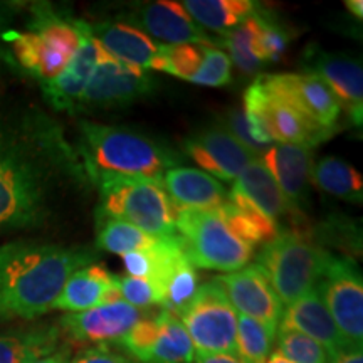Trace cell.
I'll use <instances>...</instances> for the list:
<instances>
[{
    "label": "cell",
    "mask_w": 363,
    "mask_h": 363,
    "mask_svg": "<svg viewBox=\"0 0 363 363\" xmlns=\"http://www.w3.org/2000/svg\"><path fill=\"white\" fill-rule=\"evenodd\" d=\"M83 249L39 242L0 246V320H33L52 310L67 278L88 266Z\"/></svg>",
    "instance_id": "cell-1"
},
{
    "label": "cell",
    "mask_w": 363,
    "mask_h": 363,
    "mask_svg": "<svg viewBox=\"0 0 363 363\" xmlns=\"http://www.w3.org/2000/svg\"><path fill=\"white\" fill-rule=\"evenodd\" d=\"M83 152L91 174H113L162 180L167 170L175 169L179 155L147 135L83 121Z\"/></svg>",
    "instance_id": "cell-2"
},
{
    "label": "cell",
    "mask_w": 363,
    "mask_h": 363,
    "mask_svg": "<svg viewBox=\"0 0 363 363\" xmlns=\"http://www.w3.org/2000/svg\"><path fill=\"white\" fill-rule=\"evenodd\" d=\"M84 22L65 19L51 7H38L26 30H11L6 40L21 67L40 84L56 79L78 51Z\"/></svg>",
    "instance_id": "cell-3"
},
{
    "label": "cell",
    "mask_w": 363,
    "mask_h": 363,
    "mask_svg": "<svg viewBox=\"0 0 363 363\" xmlns=\"http://www.w3.org/2000/svg\"><path fill=\"white\" fill-rule=\"evenodd\" d=\"M101 207L98 212L128 222L157 239L177 238V207L163 189L162 180L143 177L96 174Z\"/></svg>",
    "instance_id": "cell-4"
},
{
    "label": "cell",
    "mask_w": 363,
    "mask_h": 363,
    "mask_svg": "<svg viewBox=\"0 0 363 363\" xmlns=\"http://www.w3.org/2000/svg\"><path fill=\"white\" fill-rule=\"evenodd\" d=\"M331 254L313 244L298 230H281L278 238L262 246L257 266L264 271L283 306L315 291L323 278Z\"/></svg>",
    "instance_id": "cell-5"
},
{
    "label": "cell",
    "mask_w": 363,
    "mask_h": 363,
    "mask_svg": "<svg viewBox=\"0 0 363 363\" xmlns=\"http://www.w3.org/2000/svg\"><path fill=\"white\" fill-rule=\"evenodd\" d=\"M175 227L182 251L194 267L234 272L254 256L251 244L239 239L217 212L177 208Z\"/></svg>",
    "instance_id": "cell-6"
},
{
    "label": "cell",
    "mask_w": 363,
    "mask_h": 363,
    "mask_svg": "<svg viewBox=\"0 0 363 363\" xmlns=\"http://www.w3.org/2000/svg\"><path fill=\"white\" fill-rule=\"evenodd\" d=\"M238 311L214 278L199 286L190 305L179 316L195 353H235Z\"/></svg>",
    "instance_id": "cell-7"
},
{
    "label": "cell",
    "mask_w": 363,
    "mask_h": 363,
    "mask_svg": "<svg viewBox=\"0 0 363 363\" xmlns=\"http://www.w3.org/2000/svg\"><path fill=\"white\" fill-rule=\"evenodd\" d=\"M242 110L249 120L276 143H293L313 148L333 135L331 130L308 120L291 104L271 94L261 78L254 81L244 93Z\"/></svg>",
    "instance_id": "cell-8"
},
{
    "label": "cell",
    "mask_w": 363,
    "mask_h": 363,
    "mask_svg": "<svg viewBox=\"0 0 363 363\" xmlns=\"http://www.w3.org/2000/svg\"><path fill=\"white\" fill-rule=\"evenodd\" d=\"M316 291L347 342L363 347V279L357 262L331 256Z\"/></svg>",
    "instance_id": "cell-9"
},
{
    "label": "cell",
    "mask_w": 363,
    "mask_h": 363,
    "mask_svg": "<svg viewBox=\"0 0 363 363\" xmlns=\"http://www.w3.org/2000/svg\"><path fill=\"white\" fill-rule=\"evenodd\" d=\"M43 189L33 167L0 148V227H24L39 219Z\"/></svg>",
    "instance_id": "cell-10"
},
{
    "label": "cell",
    "mask_w": 363,
    "mask_h": 363,
    "mask_svg": "<svg viewBox=\"0 0 363 363\" xmlns=\"http://www.w3.org/2000/svg\"><path fill=\"white\" fill-rule=\"evenodd\" d=\"M152 89L153 79L147 71L116 61L101 49L78 110L126 106L143 98Z\"/></svg>",
    "instance_id": "cell-11"
},
{
    "label": "cell",
    "mask_w": 363,
    "mask_h": 363,
    "mask_svg": "<svg viewBox=\"0 0 363 363\" xmlns=\"http://www.w3.org/2000/svg\"><path fill=\"white\" fill-rule=\"evenodd\" d=\"M262 84L271 94L291 104L294 110L333 131L342 115V104L328 86L315 74H262Z\"/></svg>",
    "instance_id": "cell-12"
},
{
    "label": "cell",
    "mask_w": 363,
    "mask_h": 363,
    "mask_svg": "<svg viewBox=\"0 0 363 363\" xmlns=\"http://www.w3.org/2000/svg\"><path fill=\"white\" fill-rule=\"evenodd\" d=\"M216 279L238 315L252 318L276 333L284 306L259 266H244Z\"/></svg>",
    "instance_id": "cell-13"
},
{
    "label": "cell",
    "mask_w": 363,
    "mask_h": 363,
    "mask_svg": "<svg viewBox=\"0 0 363 363\" xmlns=\"http://www.w3.org/2000/svg\"><path fill=\"white\" fill-rule=\"evenodd\" d=\"M142 318L143 313L138 308L118 299L86 311L67 313L59 326L76 342L108 345L120 342Z\"/></svg>",
    "instance_id": "cell-14"
},
{
    "label": "cell",
    "mask_w": 363,
    "mask_h": 363,
    "mask_svg": "<svg viewBox=\"0 0 363 363\" xmlns=\"http://www.w3.org/2000/svg\"><path fill=\"white\" fill-rule=\"evenodd\" d=\"M185 152L206 174L224 182H234L244 167L256 158L251 150L244 147L224 126L195 133L185 142Z\"/></svg>",
    "instance_id": "cell-15"
},
{
    "label": "cell",
    "mask_w": 363,
    "mask_h": 363,
    "mask_svg": "<svg viewBox=\"0 0 363 363\" xmlns=\"http://www.w3.org/2000/svg\"><path fill=\"white\" fill-rule=\"evenodd\" d=\"M99 52H101V45L91 35L89 24L84 22L81 44L69 65L66 66V69L56 79L40 84L45 99L56 110L71 113L78 110V104L86 89V84H88L91 74H93L94 67H96Z\"/></svg>",
    "instance_id": "cell-16"
},
{
    "label": "cell",
    "mask_w": 363,
    "mask_h": 363,
    "mask_svg": "<svg viewBox=\"0 0 363 363\" xmlns=\"http://www.w3.org/2000/svg\"><path fill=\"white\" fill-rule=\"evenodd\" d=\"M310 74L320 78L333 91L340 104L347 106L353 115V121L362 125V99H363V71L362 65L355 59L330 54L323 51H313L308 56Z\"/></svg>",
    "instance_id": "cell-17"
},
{
    "label": "cell",
    "mask_w": 363,
    "mask_h": 363,
    "mask_svg": "<svg viewBox=\"0 0 363 363\" xmlns=\"http://www.w3.org/2000/svg\"><path fill=\"white\" fill-rule=\"evenodd\" d=\"M131 19L136 26L142 27L143 33L152 34L153 38L169 43V45L212 43L203 34L202 27L190 19L180 2L158 0V2L147 4L136 9Z\"/></svg>",
    "instance_id": "cell-18"
},
{
    "label": "cell",
    "mask_w": 363,
    "mask_h": 363,
    "mask_svg": "<svg viewBox=\"0 0 363 363\" xmlns=\"http://www.w3.org/2000/svg\"><path fill=\"white\" fill-rule=\"evenodd\" d=\"M278 330H293L306 335L320 343L328 357L352 345L338 330L316 289L299 298L293 305L284 306Z\"/></svg>",
    "instance_id": "cell-19"
},
{
    "label": "cell",
    "mask_w": 363,
    "mask_h": 363,
    "mask_svg": "<svg viewBox=\"0 0 363 363\" xmlns=\"http://www.w3.org/2000/svg\"><path fill=\"white\" fill-rule=\"evenodd\" d=\"M162 185L179 211L214 212L227 202V190L212 175L199 169L175 167L165 172Z\"/></svg>",
    "instance_id": "cell-20"
},
{
    "label": "cell",
    "mask_w": 363,
    "mask_h": 363,
    "mask_svg": "<svg viewBox=\"0 0 363 363\" xmlns=\"http://www.w3.org/2000/svg\"><path fill=\"white\" fill-rule=\"evenodd\" d=\"M118 299L121 298L116 288V276L103 264L94 262L72 272L54 301L52 310L79 313Z\"/></svg>",
    "instance_id": "cell-21"
},
{
    "label": "cell",
    "mask_w": 363,
    "mask_h": 363,
    "mask_svg": "<svg viewBox=\"0 0 363 363\" xmlns=\"http://www.w3.org/2000/svg\"><path fill=\"white\" fill-rule=\"evenodd\" d=\"M262 163L288 202L293 207L301 203L311 184V148L293 143H274L264 152Z\"/></svg>",
    "instance_id": "cell-22"
},
{
    "label": "cell",
    "mask_w": 363,
    "mask_h": 363,
    "mask_svg": "<svg viewBox=\"0 0 363 363\" xmlns=\"http://www.w3.org/2000/svg\"><path fill=\"white\" fill-rule=\"evenodd\" d=\"M91 35L116 61L147 71L157 56L158 45L152 38L123 22H98L89 26Z\"/></svg>",
    "instance_id": "cell-23"
},
{
    "label": "cell",
    "mask_w": 363,
    "mask_h": 363,
    "mask_svg": "<svg viewBox=\"0 0 363 363\" xmlns=\"http://www.w3.org/2000/svg\"><path fill=\"white\" fill-rule=\"evenodd\" d=\"M233 190L246 197L272 220L289 216L296 211V207H293L281 192L279 185L276 184V180L272 179L269 170L259 158H254L244 167V170L234 180Z\"/></svg>",
    "instance_id": "cell-24"
},
{
    "label": "cell",
    "mask_w": 363,
    "mask_h": 363,
    "mask_svg": "<svg viewBox=\"0 0 363 363\" xmlns=\"http://www.w3.org/2000/svg\"><path fill=\"white\" fill-rule=\"evenodd\" d=\"M214 212L220 216V219L239 239L251 244L252 247L259 246V244L264 246L278 238L281 233L276 220L262 214L254 203L234 190H230V194L227 195L224 206H220Z\"/></svg>",
    "instance_id": "cell-25"
},
{
    "label": "cell",
    "mask_w": 363,
    "mask_h": 363,
    "mask_svg": "<svg viewBox=\"0 0 363 363\" xmlns=\"http://www.w3.org/2000/svg\"><path fill=\"white\" fill-rule=\"evenodd\" d=\"M311 182L320 190L343 201L353 203L363 201L362 174L338 157H325L313 163Z\"/></svg>",
    "instance_id": "cell-26"
},
{
    "label": "cell",
    "mask_w": 363,
    "mask_h": 363,
    "mask_svg": "<svg viewBox=\"0 0 363 363\" xmlns=\"http://www.w3.org/2000/svg\"><path fill=\"white\" fill-rule=\"evenodd\" d=\"M182 7L190 19L216 33H227L256 11L251 0H185Z\"/></svg>",
    "instance_id": "cell-27"
},
{
    "label": "cell",
    "mask_w": 363,
    "mask_h": 363,
    "mask_svg": "<svg viewBox=\"0 0 363 363\" xmlns=\"http://www.w3.org/2000/svg\"><path fill=\"white\" fill-rule=\"evenodd\" d=\"M61 330L40 326L0 337V363H30L40 357L51 355L59 347Z\"/></svg>",
    "instance_id": "cell-28"
},
{
    "label": "cell",
    "mask_w": 363,
    "mask_h": 363,
    "mask_svg": "<svg viewBox=\"0 0 363 363\" xmlns=\"http://www.w3.org/2000/svg\"><path fill=\"white\" fill-rule=\"evenodd\" d=\"M160 333L142 363H194L195 348L187 330L174 313L160 310Z\"/></svg>",
    "instance_id": "cell-29"
},
{
    "label": "cell",
    "mask_w": 363,
    "mask_h": 363,
    "mask_svg": "<svg viewBox=\"0 0 363 363\" xmlns=\"http://www.w3.org/2000/svg\"><path fill=\"white\" fill-rule=\"evenodd\" d=\"M157 240V238H152L128 222L113 219L98 212V249L123 256L133 251H145Z\"/></svg>",
    "instance_id": "cell-30"
},
{
    "label": "cell",
    "mask_w": 363,
    "mask_h": 363,
    "mask_svg": "<svg viewBox=\"0 0 363 363\" xmlns=\"http://www.w3.org/2000/svg\"><path fill=\"white\" fill-rule=\"evenodd\" d=\"M276 333L252 318L239 315L235 353L247 363H264L272 352Z\"/></svg>",
    "instance_id": "cell-31"
},
{
    "label": "cell",
    "mask_w": 363,
    "mask_h": 363,
    "mask_svg": "<svg viewBox=\"0 0 363 363\" xmlns=\"http://www.w3.org/2000/svg\"><path fill=\"white\" fill-rule=\"evenodd\" d=\"M202 45L203 44H160L150 69L169 72L177 78L190 81L202 65Z\"/></svg>",
    "instance_id": "cell-32"
},
{
    "label": "cell",
    "mask_w": 363,
    "mask_h": 363,
    "mask_svg": "<svg viewBox=\"0 0 363 363\" xmlns=\"http://www.w3.org/2000/svg\"><path fill=\"white\" fill-rule=\"evenodd\" d=\"M254 34V52L259 61L278 62L288 48L289 35L278 22L256 7V11L249 17Z\"/></svg>",
    "instance_id": "cell-33"
},
{
    "label": "cell",
    "mask_w": 363,
    "mask_h": 363,
    "mask_svg": "<svg viewBox=\"0 0 363 363\" xmlns=\"http://www.w3.org/2000/svg\"><path fill=\"white\" fill-rule=\"evenodd\" d=\"M199 289V274L187 257L175 267L165 284L162 310H167L179 318L190 305Z\"/></svg>",
    "instance_id": "cell-34"
},
{
    "label": "cell",
    "mask_w": 363,
    "mask_h": 363,
    "mask_svg": "<svg viewBox=\"0 0 363 363\" xmlns=\"http://www.w3.org/2000/svg\"><path fill=\"white\" fill-rule=\"evenodd\" d=\"M222 45L229 51L227 56H229L230 62L238 66L240 72L252 74V72L259 71L262 62L257 59L256 52H254V34L249 17L242 24L224 33Z\"/></svg>",
    "instance_id": "cell-35"
},
{
    "label": "cell",
    "mask_w": 363,
    "mask_h": 363,
    "mask_svg": "<svg viewBox=\"0 0 363 363\" xmlns=\"http://www.w3.org/2000/svg\"><path fill=\"white\" fill-rule=\"evenodd\" d=\"M278 352L293 363H328V353L320 343L293 330H276Z\"/></svg>",
    "instance_id": "cell-36"
},
{
    "label": "cell",
    "mask_w": 363,
    "mask_h": 363,
    "mask_svg": "<svg viewBox=\"0 0 363 363\" xmlns=\"http://www.w3.org/2000/svg\"><path fill=\"white\" fill-rule=\"evenodd\" d=\"M233 81V62L222 49H217L214 44L208 43L202 45V65L190 83L199 86H220L229 84Z\"/></svg>",
    "instance_id": "cell-37"
},
{
    "label": "cell",
    "mask_w": 363,
    "mask_h": 363,
    "mask_svg": "<svg viewBox=\"0 0 363 363\" xmlns=\"http://www.w3.org/2000/svg\"><path fill=\"white\" fill-rule=\"evenodd\" d=\"M227 130H229L244 147L251 150L254 155L262 153L272 145L269 136L249 120L242 108H240V110L238 108V110H233L229 113V118H227Z\"/></svg>",
    "instance_id": "cell-38"
},
{
    "label": "cell",
    "mask_w": 363,
    "mask_h": 363,
    "mask_svg": "<svg viewBox=\"0 0 363 363\" xmlns=\"http://www.w3.org/2000/svg\"><path fill=\"white\" fill-rule=\"evenodd\" d=\"M116 288L120 293V298L128 305L135 308H147L155 305L157 306V296L153 291L152 284L143 278H131V276H116Z\"/></svg>",
    "instance_id": "cell-39"
},
{
    "label": "cell",
    "mask_w": 363,
    "mask_h": 363,
    "mask_svg": "<svg viewBox=\"0 0 363 363\" xmlns=\"http://www.w3.org/2000/svg\"><path fill=\"white\" fill-rule=\"evenodd\" d=\"M69 363H140L123 353L115 352L108 345H94L71 357Z\"/></svg>",
    "instance_id": "cell-40"
},
{
    "label": "cell",
    "mask_w": 363,
    "mask_h": 363,
    "mask_svg": "<svg viewBox=\"0 0 363 363\" xmlns=\"http://www.w3.org/2000/svg\"><path fill=\"white\" fill-rule=\"evenodd\" d=\"M123 262L126 271L131 278H148V272H150V261L147 256V249L145 251H133L128 254H123Z\"/></svg>",
    "instance_id": "cell-41"
},
{
    "label": "cell",
    "mask_w": 363,
    "mask_h": 363,
    "mask_svg": "<svg viewBox=\"0 0 363 363\" xmlns=\"http://www.w3.org/2000/svg\"><path fill=\"white\" fill-rule=\"evenodd\" d=\"M363 347L357 345H348L337 353L328 357V363H363Z\"/></svg>",
    "instance_id": "cell-42"
},
{
    "label": "cell",
    "mask_w": 363,
    "mask_h": 363,
    "mask_svg": "<svg viewBox=\"0 0 363 363\" xmlns=\"http://www.w3.org/2000/svg\"><path fill=\"white\" fill-rule=\"evenodd\" d=\"M194 363H247L238 353H195Z\"/></svg>",
    "instance_id": "cell-43"
},
{
    "label": "cell",
    "mask_w": 363,
    "mask_h": 363,
    "mask_svg": "<svg viewBox=\"0 0 363 363\" xmlns=\"http://www.w3.org/2000/svg\"><path fill=\"white\" fill-rule=\"evenodd\" d=\"M71 360V353L67 348H57L56 352H52L51 355L40 357L38 360L30 362V363H69Z\"/></svg>",
    "instance_id": "cell-44"
},
{
    "label": "cell",
    "mask_w": 363,
    "mask_h": 363,
    "mask_svg": "<svg viewBox=\"0 0 363 363\" xmlns=\"http://www.w3.org/2000/svg\"><path fill=\"white\" fill-rule=\"evenodd\" d=\"M345 6H347L348 11H350L358 21L363 19V2L362 0H347V2H345Z\"/></svg>",
    "instance_id": "cell-45"
},
{
    "label": "cell",
    "mask_w": 363,
    "mask_h": 363,
    "mask_svg": "<svg viewBox=\"0 0 363 363\" xmlns=\"http://www.w3.org/2000/svg\"><path fill=\"white\" fill-rule=\"evenodd\" d=\"M264 363H293V362H289L288 358H284L278 350H274L269 353V357H267V360Z\"/></svg>",
    "instance_id": "cell-46"
}]
</instances>
